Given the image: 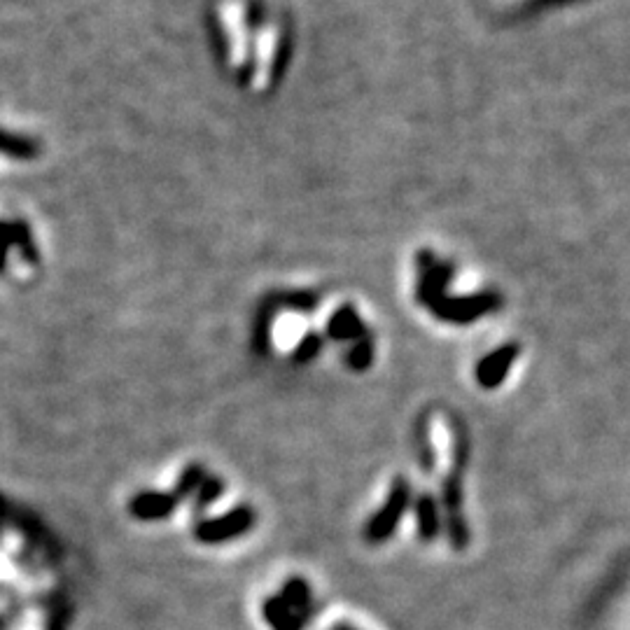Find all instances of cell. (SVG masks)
Returning a JSON list of instances; mask_svg holds the SVG:
<instances>
[{
	"label": "cell",
	"instance_id": "obj_9",
	"mask_svg": "<svg viewBox=\"0 0 630 630\" xmlns=\"http://www.w3.org/2000/svg\"><path fill=\"white\" fill-rule=\"evenodd\" d=\"M262 612H264V619L271 626V630H301L306 626L304 616L294 614L292 609H287L278 595L264 600Z\"/></svg>",
	"mask_w": 630,
	"mask_h": 630
},
{
	"label": "cell",
	"instance_id": "obj_7",
	"mask_svg": "<svg viewBox=\"0 0 630 630\" xmlns=\"http://www.w3.org/2000/svg\"><path fill=\"white\" fill-rule=\"evenodd\" d=\"M327 336L334 341H360L367 336V327L355 311L353 304H343L332 313L327 322Z\"/></svg>",
	"mask_w": 630,
	"mask_h": 630
},
{
	"label": "cell",
	"instance_id": "obj_11",
	"mask_svg": "<svg viewBox=\"0 0 630 630\" xmlns=\"http://www.w3.org/2000/svg\"><path fill=\"white\" fill-rule=\"evenodd\" d=\"M0 152H5L7 157L14 159H35L40 152V145L33 138L0 129Z\"/></svg>",
	"mask_w": 630,
	"mask_h": 630
},
{
	"label": "cell",
	"instance_id": "obj_8",
	"mask_svg": "<svg viewBox=\"0 0 630 630\" xmlns=\"http://www.w3.org/2000/svg\"><path fill=\"white\" fill-rule=\"evenodd\" d=\"M416 523H418V537L423 542H432L439 535L441 516L439 504L432 495H420L416 500Z\"/></svg>",
	"mask_w": 630,
	"mask_h": 630
},
{
	"label": "cell",
	"instance_id": "obj_16",
	"mask_svg": "<svg viewBox=\"0 0 630 630\" xmlns=\"http://www.w3.org/2000/svg\"><path fill=\"white\" fill-rule=\"evenodd\" d=\"M418 458H420V465H423L425 472H432L434 469V451L430 446V437H427V430L425 425L418 427Z\"/></svg>",
	"mask_w": 630,
	"mask_h": 630
},
{
	"label": "cell",
	"instance_id": "obj_4",
	"mask_svg": "<svg viewBox=\"0 0 630 630\" xmlns=\"http://www.w3.org/2000/svg\"><path fill=\"white\" fill-rule=\"evenodd\" d=\"M460 467H462V462H453L451 472H448V476L444 479V488H441L446 530L455 549H465V544H467V523H465V516H462Z\"/></svg>",
	"mask_w": 630,
	"mask_h": 630
},
{
	"label": "cell",
	"instance_id": "obj_18",
	"mask_svg": "<svg viewBox=\"0 0 630 630\" xmlns=\"http://www.w3.org/2000/svg\"><path fill=\"white\" fill-rule=\"evenodd\" d=\"M334 630H350L348 626H339V628H334Z\"/></svg>",
	"mask_w": 630,
	"mask_h": 630
},
{
	"label": "cell",
	"instance_id": "obj_1",
	"mask_svg": "<svg viewBox=\"0 0 630 630\" xmlns=\"http://www.w3.org/2000/svg\"><path fill=\"white\" fill-rule=\"evenodd\" d=\"M213 19L229 73L252 91L269 89L287 56L283 21L252 0H217Z\"/></svg>",
	"mask_w": 630,
	"mask_h": 630
},
{
	"label": "cell",
	"instance_id": "obj_2",
	"mask_svg": "<svg viewBox=\"0 0 630 630\" xmlns=\"http://www.w3.org/2000/svg\"><path fill=\"white\" fill-rule=\"evenodd\" d=\"M409 502H411V486L409 481L404 479V476H397L395 481H392L390 486V493H388V500H385V504L381 509L376 511L374 516H371V521L367 523V530H364V537L369 539V542H385L392 532L397 530L399 521H402L404 511L409 509Z\"/></svg>",
	"mask_w": 630,
	"mask_h": 630
},
{
	"label": "cell",
	"instance_id": "obj_13",
	"mask_svg": "<svg viewBox=\"0 0 630 630\" xmlns=\"http://www.w3.org/2000/svg\"><path fill=\"white\" fill-rule=\"evenodd\" d=\"M203 479H206V472H203V467H201V465H189V467L185 469V472L180 474L178 486H175L173 495L178 497V500L182 502V500H185V497L194 495L196 490H199Z\"/></svg>",
	"mask_w": 630,
	"mask_h": 630
},
{
	"label": "cell",
	"instance_id": "obj_10",
	"mask_svg": "<svg viewBox=\"0 0 630 630\" xmlns=\"http://www.w3.org/2000/svg\"><path fill=\"white\" fill-rule=\"evenodd\" d=\"M278 598L283 600V605L287 609H292L294 614L304 616V619H308V614H311V588H308L304 579L294 577L287 581Z\"/></svg>",
	"mask_w": 630,
	"mask_h": 630
},
{
	"label": "cell",
	"instance_id": "obj_12",
	"mask_svg": "<svg viewBox=\"0 0 630 630\" xmlns=\"http://www.w3.org/2000/svg\"><path fill=\"white\" fill-rule=\"evenodd\" d=\"M346 362H348V367L353 369V371L369 369L371 362H374V341H371L369 336H364V339L355 341L353 348L348 350Z\"/></svg>",
	"mask_w": 630,
	"mask_h": 630
},
{
	"label": "cell",
	"instance_id": "obj_3",
	"mask_svg": "<svg viewBox=\"0 0 630 630\" xmlns=\"http://www.w3.org/2000/svg\"><path fill=\"white\" fill-rule=\"evenodd\" d=\"M252 523H255V511L250 507H236L229 514L210 518V521H201L196 525L194 537L203 544H220L227 542V539L245 535L252 528Z\"/></svg>",
	"mask_w": 630,
	"mask_h": 630
},
{
	"label": "cell",
	"instance_id": "obj_14",
	"mask_svg": "<svg viewBox=\"0 0 630 630\" xmlns=\"http://www.w3.org/2000/svg\"><path fill=\"white\" fill-rule=\"evenodd\" d=\"M320 350H322V336L315 332H308L304 339L297 343V348H294L292 360L294 364H306L315 360V357L320 355Z\"/></svg>",
	"mask_w": 630,
	"mask_h": 630
},
{
	"label": "cell",
	"instance_id": "obj_15",
	"mask_svg": "<svg viewBox=\"0 0 630 630\" xmlns=\"http://www.w3.org/2000/svg\"><path fill=\"white\" fill-rule=\"evenodd\" d=\"M222 490H224V483L217 479V476H206V479H203V483L199 486V490H196V507L199 509H203V507H208L210 502H215L217 497L222 495Z\"/></svg>",
	"mask_w": 630,
	"mask_h": 630
},
{
	"label": "cell",
	"instance_id": "obj_5",
	"mask_svg": "<svg viewBox=\"0 0 630 630\" xmlns=\"http://www.w3.org/2000/svg\"><path fill=\"white\" fill-rule=\"evenodd\" d=\"M516 353H518L516 346H502L497 348L495 353L483 357V360L476 364V381H479L481 388H497V385L504 381V376H507L511 364H514Z\"/></svg>",
	"mask_w": 630,
	"mask_h": 630
},
{
	"label": "cell",
	"instance_id": "obj_17",
	"mask_svg": "<svg viewBox=\"0 0 630 630\" xmlns=\"http://www.w3.org/2000/svg\"><path fill=\"white\" fill-rule=\"evenodd\" d=\"M14 245V234H12V222H0V271L5 266L7 250Z\"/></svg>",
	"mask_w": 630,
	"mask_h": 630
},
{
	"label": "cell",
	"instance_id": "obj_6",
	"mask_svg": "<svg viewBox=\"0 0 630 630\" xmlns=\"http://www.w3.org/2000/svg\"><path fill=\"white\" fill-rule=\"evenodd\" d=\"M178 504L180 500L173 493H138L129 502V511L140 521H161L171 516Z\"/></svg>",
	"mask_w": 630,
	"mask_h": 630
}]
</instances>
